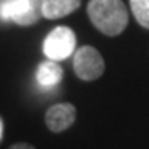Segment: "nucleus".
<instances>
[{"instance_id":"obj_1","label":"nucleus","mask_w":149,"mask_h":149,"mask_svg":"<svg viewBox=\"0 0 149 149\" xmlns=\"http://www.w3.org/2000/svg\"><path fill=\"white\" fill-rule=\"evenodd\" d=\"M87 14L94 28L108 37L120 35L128 26V9L122 0H90Z\"/></svg>"},{"instance_id":"obj_2","label":"nucleus","mask_w":149,"mask_h":149,"mask_svg":"<svg viewBox=\"0 0 149 149\" xmlns=\"http://www.w3.org/2000/svg\"><path fill=\"white\" fill-rule=\"evenodd\" d=\"M0 17L18 26H32L43 17V0H8L0 6Z\"/></svg>"},{"instance_id":"obj_3","label":"nucleus","mask_w":149,"mask_h":149,"mask_svg":"<svg viewBox=\"0 0 149 149\" xmlns=\"http://www.w3.org/2000/svg\"><path fill=\"white\" fill-rule=\"evenodd\" d=\"M76 47V35L67 26L52 29L43 43V52L50 61H63L69 58Z\"/></svg>"},{"instance_id":"obj_4","label":"nucleus","mask_w":149,"mask_h":149,"mask_svg":"<svg viewBox=\"0 0 149 149\" xmlns=\"http://www.w3.org/2000/svg\"><path fill=\"white\" fill-rule=\"evenodd\" d=\"M73 70L82 81H94L105 72V63L97 49L91 46H82L74 53Z\"/></svg>"},{"instance_id":"obj_5","label":"nucleus","mask_w":149,"mask_h":149,"mask_svg":"<svg viewBox=\"0 0 149 149\" xmlns=\"http://www.w3.org/2000/svg\"><path fill=\"white\" fill-rule=\"evenodd\" d=\"M76 108L72 104H56L46 111V125L52 132H63L73 125Z\"/></svg>"},{"instance_id":"obj_6","label":"nucleus","mask_w":149,"mask_h":149,"mask_svg":"<svg viewBox=\"0 0 149 149\" xmlns=\"http://www.w3.org/2000/svg\"><path fill=\"white\" fill-rule=\"evenodd\" d=\"M81 6V0H43V17L47 20L63 18Z\"/></svg>"},{"instance_id":"obj_7","label":"nucleus","mask_w":149,"mask_h":149,"mask_svg":"<svg viewBox=\"0 0 149 149\" xmlns=\"http://www.w3.org/2000/svg\"><path fill=\"white\" fill-rule=\"evenodd\" d=\"M63 67H61L56 61H46L41 63L37 69V81L41 87H55L61 82L63 79Z\"/></svg>"},{"instance_id":"obj_8","label":"nucleus","mask_w":149,"mask_h":149,"mask_svg":"<svg viewBox=\"0 0 149 149\" xmlns=\"http://www.w3.org/2000/svg\"><path fill=\"white\" fill-rule=\"evenodd\" d=\"M130 6L137 23L149 29V0H130Z\"/></svg>"},{"instance_id":"obj_9","label":"nucleus","mask_w":149,"mask_h":149,"mask_svg":"<svg viewBox=\"0 0 149 149\" xmlns=\"http://www.w3.org/2000/svg\"><path fill=\"white\" fill-rule=\"evenodd\" d=\"M9 149H35V148L28 143H17V145H12Z\"/></svg>"},{"instance_id":"obj_10","label":"nucleus","mask_w":149,"mask_h":149,"mask_svg":"<svg viewBox=\"0 0 149 149\" xmlns=\"http://www.w3.org/2000/svg\"><path fill=\"white\" fill-rule=\"evenodd\" d=\"M2 135H3V123H2V119H0V140H2Z\"/></svg>"}]
</instances>
